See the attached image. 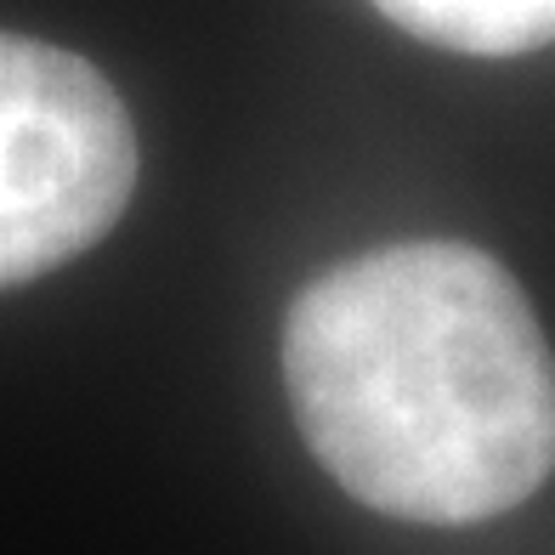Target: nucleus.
Masks as SVG:
<instances>
[{"label":"nucleus","instance_id":"obj_3","mask_svg":"<svg viewBox=\"0 0 555 555\" xmlns=\"http://www.w3.org/2000/svg\"><path fill=\"white\" fill-rule=\"evenodd\" d=\"M397 29L442 52L516 57L555 46V0H374Z\"/></svg>","mask_w":555,"mask_h":555},{"label":"nucleus","instance_id":"obj_2","mask_svg":"<svg viewBox=\"0 0 555 555\" xmlns=\"http://www.w3.org/2000/svg\"><path fill=\"white\" fill-rule=\"evenodd\" d=\"M137 188V131L86 57L0 35V289L74 261Z\"/></svg>","mask_w":555,"mask_h":555},{"label":"nucleus","instance_id":"obj_1","mask_svg":"<svg viewBox=\"0 0 555 555\" xmlns=\"http://www.w3.org/2000/svg\"><path fill=\"white\" fill-rule=\"evenodd\" d=\"M284 386L318 465L397 521H488L555 470L550 340L476 244H386L312 278L284 318Z\"/></svg>","mask_w":555,"mask_h":555}]
</instances>
